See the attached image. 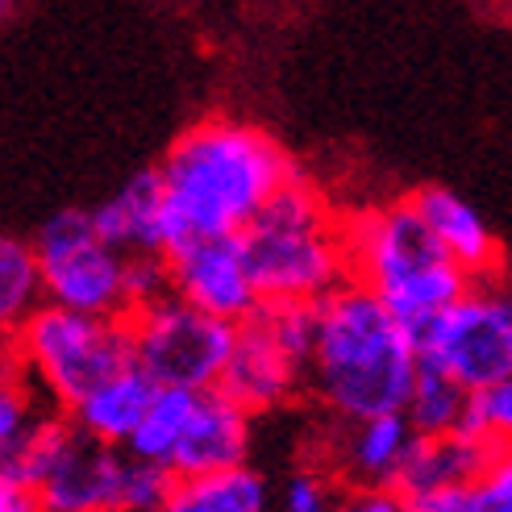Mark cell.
<instances>
[{
    "label": "cell",
    "mask_w": 512,
    "mask_h": 512,
    "mask_svg": "<svg viewBox=\"0 0 512 512\" xmlns=\"http://www.w3.org/2000/svg\"><path fill=\"white\" fill-rule=\"evenodd\" d=\"M125 329H130L134 367L155 388L192 396L217 388L229 346H234V325L204 317L175 296H163L125 317Z\"/></svg>",
    "instance_id": "9c48e42d"
},
{
    "label": "cell",
    "mask_w": 512,
    "mask_h": 512,
    "mask_svg": "<svg viewBox=\"0 0 512 512\" xmlns=\"http://www.w3.org/2000/svg\"><path fill=\"white\" fill-rule=\"evenodd\" d=\"M504 454L508 450L483 446L475 438H463V433H446V438H413L392 488L404 500L458 492V488H467V483H475L488 467H496Z\"/></svg>",
    "instance_id": "5bb4252c"
},
{
    "label": "cell",
    "mask_w": 512,
    "mask_h": 512,
    "mask_svg": "<svg viewBox=\"0 0 512 512\" xmlns=\"http://www.w3.org/2000/svg\"><path fill=\"white\" fill-rule=\"evenodd\" d=\"M50 413V408L38 400V392L30 388V379L21 375V367L0 375V454L13 450L25 433L34 429V421Z\"/></svg>",
    "instance_id": "603a6c76"
},
{
    "label": "cell",
    "mask_w": 512,
    "mask_h": 512,
    "mask_svg": "<svg viewBox=\"0 0 512 512\" xmlns=\"http://www.w3.org/2000/svg\"><path fill=\"white\" fill-rule=\"evenodd\" d=\"M267 508H271V488L250 463L234 471L171 479V492L163 500V512H267Z\"/></svg>",
    "instance_id": "ac0fdd59"
},
{
    "label": "cell",
    "mask_w": 512,
    "mask_h": 512,
    "mask_svg": "<svg viewBox=\"0 0 512 512\" xmlns=\"http://www.w3.org/2000/svg\"><path fill=\"white\" fill-rule=\"evenodd\" d=\"M408 209L417 213V221L425 225L433 246L446 254V263L463 271L471 284H479V279H500L504 246L471 200H463L450 188L429 184V188L408 196Z\"/></svg>",
    "instance_id": "7c38bea8"
},
{
    "label": "cell",
    "mask_w": 512,
    "mask_h": 512,
    "mask_svg": "<svg viewBox=\"0 0 512 512\" xmlns=\"http://www.w3.org/2000/svg\"><path fill=\"white\" fill-rule=\"evenodd\" d=\"M9 13H13V5H9V0H0V25L9 21Z\"/></svg>",
    "instance_id": "f546056e"
},
{
    "label": "cell",
    "mask_w": 512,
    "mask_h": 512,
    "mask_svg": "<svg viewBox=\"0 0 512 512\" xmlns=\"http://www.w3.org/2000/svg\"><path fill=\"white\" fill-rule=\"evenodd\" d=\"M413 438L417 433L400 413L342 425L338 454L325 471L338 479V488H392Z\"/></svg>",
    "instance_id": "9a60e30c"
},
{
    "label": "cell",
    "mask_w": 512,
    "mask_h": 512,
    "mask_svg": "<svg viewBox=\"0 0 512 512\" xmlns=\"http://www.w3.org/2000/svg\"><path fill=\"white\" fill-rule=\"evenodd\" d=\"M246 458H250V417L221 392H196L184 438H179L167 463V475L192 479V475L234 471L246 467Z\"/></svg>",
    "instance_id": "4fadbf2b"
},
{
    "label": "cell",
    "mask_w": 512,
    "mask_h": 512,
    "mask_svg": "<svg viewBox=\"0 0 512 512\" xmlns=\"http://www.w3.org/2000/svg\"><path fill=\"white\" fill-rule=\"evenodd\" d=\"M342 246L350 284L371 292L413 342L471 288V279L433 246L408 200L342 213Z\"/></svg>",
    "instance_id": "3957f363"
},
{
    "label": "cell",
    "mask_w": 512,
    "mask_h": 512,
    "mask_svg": "<svg viewBox=\"0 0 512 512\" xmlns=\"http://www.w3.org/2000/svg\"><path fill=\"white\" fill-rule=\"evenodd\" d=\"M42 284L34 246L17 234H0V342H13L17 329L38 313Z\"/></svg>",
    "instance_id": "d6986e66"
},
{
    "label": "cell",
    "mask_w": 512,
    "mask_h": 512,
    "mask_svg": "<svg viewBox=\"0 0 512 512\" xmlns=\"http://www.w3.org/2000/svg\"><path fill=\"white\" fill-rule=\"evenodd\" d=\"M150 400H155V383H150L138 367H125L121 375L92 388L67 413V421L80 429L88 442L109 446V450H125V442H130V433L138 429Z\"/></svg>",
    "instance_id": "e0dca14e"
},
{
    "label": "cell",
    "mask_w": 512,
    "mask_h": 512,
    "mask_svg": "<svg viewBox=\"0 0 512 512\" xmlns=\"http://www.w3.org/2000/svg\"><path fill=\"white\" fill-rule=\"evenodd\" d=\"M17 367V358H13V350L5 346V342H0V375H5V371H13Z\"/></svg>",
    "instance_id": "f1b7e54d"
},
{
    "label": "cell",
    "mask_w": 512,
    "mask_h": 512,
    "mask_svg": "<svg viewBox=\"0 0 512 512\" xmlns=\"http://www.w3.org/2000/svg\"><path fill=\"white\" fill-rule=\"evenodd\" d=\"M334 512H404V496L396 488H342Z\"/></svg>",
    "instance_id": "4316f807"
},
{
    "label": "cell",
    "mask_w": 512,
    "mask_h": 512,
    "mask_svg": "<svg viewBox=\"0 0 512 512\" xmlns=\"http://www.w3.org/2000/svg\"><path fill=\"white\" fill-rule=\"evenodd\" d=\"M30 246L42 304L96 321H125V254L96 238L84 209L55 213Z\"/></svg>",
    "instance_id": "ba28073f"
},
{
    "label": "cell",
    "mask_w": 512,
    "mask_h": 512,
    "mask_svg": "<svg viewBox=\"0 0 512 512\" xmlns=\"http://www.w3.org/2000/svg\"><path fill=\"white\" fill-rule=\"evenodd\" d=\"M155 175L163 192V254H171L188 242L238 238L296 175V163L259 125L204 117L171 142Z\"/></svg>",
    "instance_id": "6da1fadb"
},
{
    "label": "cell",
    "mask_w": 512,
    "mask_h": 512,
    "mask_svg": "<svg viewBox=\"0 0 512 512\" xmlns=\"http://www.w3.org/2000/svg\"><path fill=\"white\" fill-rule=\"evenodd\" d=\"M242 259L259 304H321L350 284L342 213L300 171L279 188L242 234Z\"/></svg>",
    "instance_id": "277c9868"
},
{
    "label": "cell",
    "mask_w": 512,
    "mask_h": 512,
    "mask_svg": "<svg viewBox=\"0 0 512 512\" xmlns=\"http://www.w3.org/2000/svg\"><path fill=\"white\" fill-rule=\"evenodd\" d=\"M417 367L413 338L358 284L313 304V350L304 388L338 425L400 413Z\"/></svg>",
    "instance_id": "7a4b0ae2"
},
{
    "label": "cell",
    "mask_w": 512,
    "mask_h": 512,
    "mask_svg": "<svg viewBox=\"0 0 512 512\" xmlns=\"http://www.w3.org/2000/svg\"><path fill=\"white\" fill-rule=\"evenodd\" d=\"M463 408H467V392L458 388L454 379L438 375L433 367H417L400 417L408 421V429H413L417 438H446V433H458Z\"/></svg>",
    "instance_id": "ffe728a7"
},
{
    "label": "cell",
    "mask_w": 512,
    "mask_h": 512,
    "mask_svg": "<svg viewBox=\"0 0 512 512\" xmlns=\"http://www.w3.org/2000/svg\"><path fill=\"white\" fill-rule=\"evenodd\" d=\"M454 512H512V458L504 454L475 483L454 492Z\"/></svg>",
    "instance_id": "d4e9b609"
},
{
    "label": "cell",
    "mask_w": 512,
    "mask_h": 512,
    "mask_svg": "<svg viewBox=\"0 0 512 512\" xmlns=\"http://www.w3.org/2000/svg\"><path fill=\"white\" fill-rule=\"evenodd\" d=\"M417 363L463 392L512 383V300L500 279H479L413 342Z\"/></svg>",
    "instance_id": "52a82bcc"
},
{
    "label": "cell",
    "mask_w": 512,
    "mask_h": 512,
    "mask_svg": "<svg viewBox=\"0 0 512 512\" xmlns=\"http://www.w3.org/2000/svg\"><path fill=\"white\" fill-rule=\"evenodd\" d=\"M508 429H512V383H496V388L467 392L463 421H458V433H463V438L508 450Z\"/></svg>",
    "instance_id": "7402d4cb"
},
{
    "label": "cell",
    "mask_w": 512,
    "mask_h": 512,
    "mask_svg": "<svg viewBox=\"0 0 512 512\" xmlns=\"http://www.w3.org/2000/svg\"><path fill=\"white\" fill-rule=\"evenodd\" d=\"M167 263V288L179 304L188 309L225 321V325H242L263 309L259 292L250 284V271L242 259L238 238H209V242H188L171 254H163Z\"/></svg>",
    "instance_id": "30bf717a"
},
{
    "label": "cell",
    "mask_w": 512,
    "mask_h": 512,
    "mask_svg": "<svg viewBox=\"0 0 512 512\" xmlns=\"http://www.w3.org/2000/svg\"><path fill=\"white\" fill-rule=\"evenodd\" d=\"M171 296L163 254H125V317Z\"/></svg>",
    "instance_id": "484cf974"
},
{
    "label": "cell",
    "mask_w": 512,
    "mask_h": 512,
    "mask_svg": "<svg viewBox=\"0 0 512 512\" xmlns=\"http://www.w3.org/2000/svg\"><path fill=\"white\" fill-rule=\"evenodd\" d=\"M338 479L325 467H300L288 475L284 496H279V512H334L338 504Z\"/></svg>",
    "instance_id": "cb8c5ba5"
},
{
    "label": "cell",
    "mask_w": 512,
    "mask_h": 512,
    "mask_svg": "<svg viewBox=\"0 0 512 512\" xmlns=\"http://www.w3.org/2000/svg\"><path fill=\"white\" fill-rule=\"evenodd\" d=\"M300 388H304V367L284 350V342L271 334V325L259 309L250 321H242L234 329V346H229V358H225L213 392H221L229 404H238L254 421L259 413L292 404L300 396Z\"/></svg>",
    "instance_id": "8fae6325"
},
{
    "label": "cell",
    "mask_w": 512,
    "mask_h": 512,
    "mask_svg": "<svg viewBox=\"0 0 512 512\" xmlns=\"http://www.w3.org/2000/svg\"><path fill=\"white\" fill-rule=\"evenodd\" d=\"M9 350L38 400L63 417L92 388L134 367L125 321H96L50 304H38V313L13 334Z\"/></svg>",
    "instance_id": "5b68a950"
},
{
    "label": "cell",
    "mask_w": 512,
    "mask_h": 512,
    "mask_svg": "<svg viewBox=\"0 0 512 512\" xmlns=\"http://www.w3.org/2000/svg\"><path fill=\"white\" fill-rule=\"evenodd\" d=\"M96 238L117 254H163V192L159 175L142 171L88 213Z\"/></svg>",
    "instance_id": "2e32d148"
},
{
    "label": "cell",
    "mask_w": 512,
    "mask_h": 512,
    "mask_svg": "<svg viewBox=\"0 0 512 512\" xmlns=\"http://www.w3.org/2000/svg\"><path fill=\"white\" fill-rule=\"evenodd\" d=\"M30 492L38 512H163L171 475L125 450L88 442L67 421L55 458Z\"/></svg>",
    "instance_id": "8992f818"
},
{
    "label": "cell",
    "mask_w": 512,
    "mask_h": 512,
    "mask_svg": "<svg viewBox=\"0 0 512 512\" xmlns=\"http://www.w3.org/2000/svg\"><path fill=\"white\" fill-rule=\"evenodd\" d=\"M0 512H38L34 492H30V488H21L17 479L0 475Z\"/></svg>",
    "instance_id": "83f0119b"
},
{
    "label": "cell",
    "mask_w": 512,
    "mask_h": 512,
    "mask_svg": "<svg viewBox=\"0 0 512 512\" xmlns=\"http://www.w3.org/2000/svg\"><path fill=\"white\" fill-rule=\"evenodd\" d=\"M192 392H171V388H155V400L142 413L138 429L130 433L125 442V454L138 458V463H150V467H163L171 463V454L184 438V425H188V413H192Z\"/></svg>",
    "instance_id": "44dd1931"
}]
</instances>
